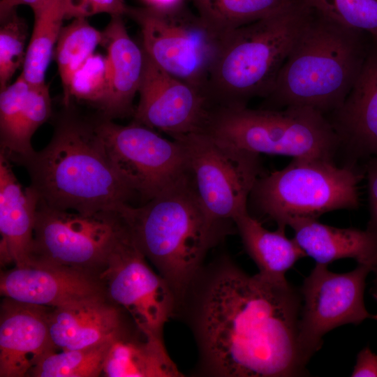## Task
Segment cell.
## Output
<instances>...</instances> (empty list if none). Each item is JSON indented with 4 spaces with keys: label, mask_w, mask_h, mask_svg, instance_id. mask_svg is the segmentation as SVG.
<instances>
[{
    "label": "cell",
    "mask_w": 377,
    "mask_h": 377,
    "mask_svg": "<svg viewBox=\"0 0 377 377\" xmlns=\"http://www.w3.org/2000/svg\"><path fill=\"white\" fill-rule=\"evenodd\" d=\"M302 297L286 279L249 275L227 255L204 265L177 304L195 339L194 374L307 375L298 345Z\"/></svg>",
    "instance_id": "1"
},
{
    "label": "cell",
    "mask_w": 377,
    "mask_h": 377,
    "mask_svg": "<svg viewBox=\"0 0 377 377\" xmlns=\"http://www.w3.org/2000/svg\"><path fill=\"white\" fill-rule=\"evenodd\" d=\"M29 175L39 202L84 214L120 211L137 195L115 168L94 123L66 117L41 150L15 161Z\"/></svg>",
    "instance_id": "2"
},
{
    "label": "cell",
    "mask_w": 377,
    "mask_h": 377,
    "mask_svg": "<svg viewBox=\"0 0 377 377\" xmlns=\"http://www.w3.org/2000/svg\"><path fill=\"white\" fill-rule=\"evenodd\" d=\"M120 212L136 245L170 286L177 304L208 252L237 232L234 221L207 211L190 175L142 205H126Z\"/></svg>",
    "instance_id": "3"
},
{
    "label": "cell",
    "mask_w": 377,
    "mask_h": 377,
    "mask_svg": "<svg viewBox=\"0 0 377 377\" xmlns=\"http://www.w3.org/2000/svg\"><path fill=\"white\" fill-rule=\"evenodd\" d=\"M371 37L313 9L262 108L304 107L328 116L342 105L353 89Z\"/></svg>",
    "instance_id": "4"
},
{
    "label": "cell",
    "mask_w": 377,
    "mask_h": 377,
    "mask_svg": "<svg viewBox=\"0 0 377 377\" xmlns=\"http://www.w3.org/2000/svg\"><path fill=\"white\" fill-rule=\"evenodd\" d=\"M313 13L305 0L223 35L207 94L214 107H246L265 98Z\"/></svg>",
    "instance_id": "5"
},
{
    "label": "cell",
    "mask_w": 377,
    "mask_h": 377,
    "mask_svg": "<svg viewBox=\"0 0 377 377\" xmlns=\"http://www.w3.org/2000/svg\"><path fill=\"white\" fill-rule=\"evenodd\" d=\"M362 177L354 163L339 167L331 160L294 158L284 168L258 177L247 207L286 228L292 219L357 208Z\"/></svg>",
    "instance_id": "6"
},
{
    "label": "cell",
    "mask_w": 377,
    "mask_h": 377,
    "mask_svg": "<svg viewBox=\"0 0 377 377\" xmlns=\"http://www.w3.org/2000/svg\"><path fill=\"white\" fill-rule=\"evenodd\" d=\"M202 132L261 154L333 161L340 147L328 119L309 108L214 107Z\"/></svg>",
    "instance_id": "7"
},
{
    "label": "cell",
    "mask_w": 377,
    "mask_h": 377,
    "mask_svg": "<svg viewBox=\"0 0 377 377\" xmlns=\"http://www.w3.org/2000/svg\"><path fill=\"white\" fill-rule=\"evenodd\" d=\"M128 231L120 211L84 214L38 203L30 260L100 276Z\"/></svg>",
    "instance_id": "8"
},
{
    "label": "cell",
    "mask_w": 377,
    "mask_h": 377,
    "mask_svg": "<svg viewBox=\"0 0 377 377\" xmlns=\"http://www.w3.org/2000/svg\"><path fill=\"white\" fill-rule=\"evenodd\" d=\"M128 15L140 28L143 50L150 59L171 75L207 94L209 73L223 36L184 5L168 10L130 8Z\"/></svg>",
    "instance_id": "9"
},
{
    "label": "cell",
    "mask_w": 377,
    "mask_h": 377,
    "mask_svg": "<svg viewBox=\"0 0 377 377\" xmlns=\"http://www.w3.org/2000/svg\"><path fill=\"white\" fill-rule=\"evenodd\" d=\"M174 140L183 146L196 193L214 217L233 221L248 209L250 193L262 175L260 154L205 132Z\"/></svg>",
    "instance_id": "10"
},
{
    "label": "cell",
    "mask_w": 377,
    "mask_h": 377,
    "mask_svg": "<svg viewBox=\"0 0 377 377\" xmlns=\"http://www.w3.org/2000/svg\"><path fill=\"white\" fill-rule=\"evenodd\" d=\"M94 127L112 164L143 204L190 175L184 149L177 140L134 122L122 126L103 118Z\"/></svg>",
    "instance_id": "11"
},
{
    "label": "cell",
    "mask_w": 377,
    "mask_h": 377,
    "mask_svg": "<svg viewBox=\"0 0 377 377\" xmlns=\"http://www.w3.org/2000/svg\"><path fill=\"white\" fill-rule=\"evenodd\" d=\"M375 265L357 264L352 271L335 273L327 265L316 263L300 290L302 307L298 326V345L307 364L323 344V336L346 324L359 325L374 319L366 309V279Z\"/></svg>",
    "instance_id": "12"
},
{
    "label": "cell",
    "mask_w": 377,
    "mask_h": 377,
    "mask_svg": "<svg viewBox=\"0 0 377 377\" xmlns=\"http://www.w3.org/2000/svg\"><path fill=\"white\" fill-rule=\"evenodd\" d=\"M100 278L110 301L142 330L163 340L164 325L175 316L177 298L166 281L149 267L129 230Z\"/></svg>",
    "instance_id": "13"
},
{
    "label": "cell",
    "mask_w": 377,
    "mask_h": 377,
    "mask_svg": "<svg viewBox=\"0 0 377 377\" xmlns=\"http://www.w3.org/2000/svg\"><path fill=\"white\" fill-rule=\"evenodd\" d=\"M138 92L133 122L172 139L202 131L214 107L205 91L171 75L145 52Z\"/></svg>",
    "instance_id": "14"
},
{
    "label": "cell",
    "mask_w": 377,
    "mask_h": 377,
    "mask_svg": "<svg viewBox=\"0 0 377 377\" xmlns=\"http://www.w3.org/2000/svg\"><path fill=\"white\" fill-rule=\"evenodd\" d=\"M0 293L18 302L51 308L107 296L99 276L35 260L1 272Z\"/></svg>",
    "instance_id": "15"
},
{
    "label": "cell",
    "mask_w": 377,
    "mask_h": 377,
    "mask_svg": "<svg viewBox=\"0 0 377 377\" xmlns=\"http://www.w3.org/2000/svg\"><path fill=\"white\" fill-rule=\"evenodd\" d=\"M51 307L3 297L0 308V377L29 376L57 350L50 331Z\"/></svg>",
    "instance_id": "16"
},
{
    "label": "cell",
    "mask_w": 377,
    "mask_h": 377,
    "mask_svg": "<svg viewBox=\"0 0 377 377\" xmlns=\"http://www.w3.org/2000/svg\"><path fill=\"white\" fill-rule=\"evenodd\" d=\"M326 117L340 147L355 158L377 155V36L371 37L364 65L345 101Z\"/></svg>",
    "instance_id": "17"
},
{
    "label": "cell",
    "mask_w": 377,
    "mask_h": 377,
    "mask_svg": "<svg viewBox=\"0 0 377 377\" xmlns=\"http://www.w3.org/2000/svg\"><path fill=\"white\" fill-rule=\"evenodd\" d=\"M132 320L107 296L51 308L49 313L50 334L57 350L79 349L111 342Z\"/></svg>",
    "instance_id": "18"
},
{
    "label": "cell",
    "mask_w": 377,
    "mask_h": 377,
    "mask_svg": "<svg viewBox=\"0 0 377 377\" xmlns=\"http://www.w3.org/2000/svg\"><path fill=\"white\" fill-rule=\"evenodd\" d=\"M39 196L29 185L23 188L10 161L0 154L1 264L19 266L31 258Z\"/></svg>",
    "instance_id": "19"
},
{
    "label": "cell",
    "mask_w": 377,
    "mask_h": 377,
    "mask_svg": "<svg viewBox=\"0 0 377 377\" xmlns=\"http://www.w3.org/2000/svg\"><path fill=\"white\" fill-rule=\"evenodd\" d=\"M103 34L110 66V91L101 110L103 118L111 119L134 112L133 101L143 73L145 52L128 35L121 16H111Z\"/></svg>",
    "instance_id": "20"
},
{
    "label": "cell",
    "mask_w": 377,
    "mask_h": 377,
    "mask_svg": "<svg viewBox=\"0 0 377 377\" xmlns=\"http://www.w3.org/2000/svg\"><path fill=\"white\" fill-rule=\"evenodd\" d=\"M287 226L306 256L316 263L328 265L342 258H353L357 264L377 263V233L367 228H337L312 219H292Z\"/></svg>",
    "instance_id": "21"
},
{
    "label": "cell",
    "mask_w": 377,
    "mask_h": 377,
    "mask_svg": "<svg viewBox=\"0 0 377 377\" xmlns=\"http://www.w3.org/2000/svg\"><path fill=\"white\" fill-rule=\"evenodd\" d=\"M103 374L107 377L184 376L163 341L142 330L133 320L112 341Z\"/></svg>",
    "instance_id": "22"
},
{
    "label": "cell",
    "mask_w": 377,
    "mask_h": 377,
    "mask_svg": "<svg viewBox=\"0 0 377 377\" xmlns=\"http://www.w3.org/2000/svg\"><path fill=\"white\" fill-rule=\"evenodd\" d=\"M233 221L244 250L263 276L286 279V273L306 256L294 238L286 237V228L277 227L270 231L248 209L236 216Z\"/></svg>",
    "instance_id": "23"
},
{
    "label": "cell",
    "mask_w": 377,
    "mask_h": 377,
    "mask_svg": "<svg viewBox=\"0 0 377 377\" xmlns=\"http://www.w3.org/2000/svg\"><path fill=\"white\" fill-rule=\"evenodd\" d=\"M65 17V0H50L34 15V26L21 73L30 85L45 83V73Z\"/></svg>",
    "instance_id": "24"
},
{
    "label": "cell",
    "mask_w": 377,
    "mask_h": 377,
    "mask_svg": "<svg viewBox=\"0 0 377 377\" xmlns=\"http://www.w3.org/2000/svg\"><path fill=\"white\" fill-rule=\"evenodd\" d=\"M296 0H193L198 14L217 34L270 16Z\"/></svg>",
    "instance_id": "25"
},
{
    "label": "cell",
    "mask_w": 377,
    "mask_h": 377,
    "mask_svg": "<svg viewBox=\"0 0 377 377\" xmlns=\"http://www.w3.org/2000/svg\"><path fill=\"white\" fill-rule=\"evenodd\" d=\"M103 38V32L92 27L86 18H74L71 24L62 27L55 56L66 106L69 105V90L74 75L94 54Z\"/></svg>",
    "instance_id": "26"
},
{
    "label": "cell",
    "mask_w": 377,
    "mask_h": 377,
    "mask_svg": "<svg viewBox=\"0 0 377 377\" xmlns=\"http://www.w3.org/2000/svg\"><path fill=\"white\" fill-rule=\"evenodd\" d=\"M51 99L45 83L31 86L17 120L8 138L1 143V151L10 161L27 158L35 150L31 138L51 114Z\"/></svg>",
    "instance_id": "27"
},
{
    "label": "cell",
    "mask_w": 377,
    "mask_h": 377,
    "mask_svg": "<svg viewBox=\"0 0 377 377\" xmlns=\"http://www.w3.org/2000/svg\"><path fill=\"white\" fill-rule=\"evenodd\" d=\"M111 342L73 350L53 351L30 372L33 377H97L103 374Z\"/></svg>",
    "instance_id": "28"
},
{
    "label": "cell",
    "mask_w": 377,
    "mask_h": 377,
    "mask_svg": "<svg viewBox=\"0 0 377 377\" xmlns=\"http://www.w3.org/2000/svg\"><path fill=\"white\" fill-rule=\"evenodd\" d=\"M315 10L346 27L377 36V0H305Z\"/></svg>",
    "instance_id": "29"
},
{
    "label": "cell",
    "mask_w": 377,
    "mask_h": 377,
    "mask_svg": "<svg viewBox=\"0 0 377 377\" xmlns=\"http://www.w3.org/2000/svg\"><path fill=\"white\" fill-rule=\"evenodd\" d=\"M110 91V66L107 56L93 54L74 75L69 90V98L85 101L100 110Z\"/></svg>",
    "instance_id": "30"
},
{
    "label": "cell",
    "mask_w": 377,
    "mask_h": 377,
    "mask_svg": "<svg viewBox=\"0 0 377 377\" xmlns=\"http://www.w3.org/2000/svg\"><path fill=\"white\" fill-rule=\"evenodd\" d=\"M0 29V89L8 82L21 65L23 66L26 51L27 25L15 10L5 18Z\"/></svg>",
    "instance_id": "31"
},
{
    "label": "cell",
    "mask_w": 377,
    "mask_h": 377,
    "mask_svg": "<svg viewBox=\"0 0 377 377\" xmlns=\"http://www.w3.org/2000/svg\"><path fill=\"white\" fill-rule=\"evenodd\" d=\"M31 85L22 74L0 94V141L3 143L11 133L25 103Z\"/></svg>",
    "instance_id": "32"
},
{
    "label": "cell",
    "mask_w": 377,
    "mask_h": 377,
    "mask_svg": "<svg viewBox=\"0 0 377 377\" xmlns=\"http://www.w3.org/2000/svg\"><path fill=\"white\" fill-rule=\"evenodd\" d=\"M65 8L66 18H86L100 13L128 15L131 8L124 0H65Z\"/></svg>",
    "instance_id": "33"
},
{
    "label": "cell",
    "mask_w": 377,
    "mask_h": 377,
    "mask_svg": "<svg viewBox=\"0 0 377 377\" xmlns=\"http://www.w3.org/2000/svg\"><path fill=\"white\" fill-rule=\"evenodd\" d=\"M369 219L367 229L377 233V155L370 158L366 167Z\"/></svg>",
    "instance_id": "34"
},
{
    "label": "cell",
    "mask_w": 377,
    "mask_h": 377,
    "mask_svg": "<svg viewBox=\"0 0 377 377\" xmlns=\"http://www.w3.org/2000/svg\"><path fill=\"white\" fill-rule=\"evenodd\" d=\"M350 376L377 377V354L374 353L369 346L363 348L357 353Z\"/></svg>",
    "instance_id": "35"
},
{
    "label": "cell",
    "mask_w": 377,
    "mask_h": 377,
    "mask_svg": "<svg viewBox=\"0 0 377 377\" xmlns=\"http://www.w3.org/2000/svg\"><path fill=\"white\" fill-rule=\"evenodd\" d=\"M50 0H1L0 17L5 18L18 5H27L34 15L39 13Z\"/></svg>",
    "instance_id": "36"
},
{
    "label": "cell",
    "mask_w": 377,
    "mask_h": 377,
    "mask_svg": "<svg viewBox=\"0 0 377 377\" xmlns=\"http://www.w3.org/2000/svg\"><path fill=\"white\" fill-rule=\"evenodd\" d=\"M148 7L158 10H168L183 5L185 0H143Z\"/></svg>",
    "instance_id": "37"
},
{
    "label": "cell",
    "mask_w": 377,
    "mask_h": 377,
    "mask_svg": "<svg viewBox=\"0 0 377 377\" xmlns=\"http://www.w3.org/2000/svg\"><path fill=\"white\" fill-rule=\"evenodd\" d=\"M372 272L374 273V279L372 286L370 289V293L374 299L377 301V263L374 266Z\"/></svg>",
    "instance_id": "38"
},
{
    "label": "cell",
    "mask_w": 377,
    "mask_h": 377,
    "mask_svg": "<svg viewBox=\"0 0 377 377\" xmlns=\"http://www.w3.org/2000/svg\"><path fill=\"white\" fill-rule=\"evenodd\" d=\"M374 320H377V315H376V318H374Z\"/></svg>",
    "instance_id": "39"
}]
</instances>
